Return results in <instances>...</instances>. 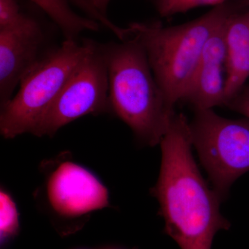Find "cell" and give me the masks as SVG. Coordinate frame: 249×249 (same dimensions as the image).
I'll use <instances>...</instances> for the list:
<instances>
[{
	"label": "cell",
	"mask_w": 249,
	"mask_h": 249,
	"mask_svg": "<svg viewBox=\"0 0 249 249\" xmlns=\"http://www.w3.org/2000/svg\"><path fill=\"white\" fill-rule=\"evenodd\" d=\"M19 231V216L17 206L8 192H0V240L1 245L14 238Z\"/></svg>",
	"instance_id": "cell-12"
},
{
	"label": "cell",
	"mask_w": 249,
	"mask_h": 249,
	"mask_svg": "<svg viewBox=\"0 0 249 249\" xmlns=\"http://www.w3.org/2000/svg\"><path fill=\"white\" fill-rule=\"evenodd\" d=\"M241 9H249V0H237Z\"/></svg>",
	"instance_id": "cell-18"
},
{
	"label": "cell",
	"mask_w": 249,
	"mask_h": 249,
	"mask_svg": "<svg viewBox=\"0 0 249 249\" xmlns=\"http://www.w3.org/2000/svg\"><path fill=\"white\" fill-rule=\"evenodd\" d=\"M190 135L213 188L222 201L249 171V119H229L213 109H194Z\"/></svg>",
	"instance_id": "cell-5"
},
{
	"label": "cell",
	"mask_w": 249,
	"mask_h": 249,
	"mask_svg": "<svg viewBox=\"0 0 249 249\" xmlns=\"http://www.w3.org/2000/svg\"><path fill=\"white\" fill-rule=\"evenodd\" d=\"M53 166L46 177V204L59 233L70 235L93 212L109 206V193L94 174L72 160H58Z\"/></svg>",
	"instance_id": "cell-7"
},
{
	"label": "cell",
	"mask_w": 249,
	"mask_h": 249,
	"mask_svg": "<svg viewBox=\"0 0 249 249\" xmlns=\"http://www.w3.org/2000/svg\"><path fill=\"white\" fill-rule=\"evenodd\" d=\"M237 1L228 0L201 17L181 25L134 22L127 27L146 53L157 83L170 109L183 101L210 36L235 11Z\"/></svg>",
	"instance_id": "cell-3"
},
{
	"label": "cell",
	"mask_w": 249,
	"mask_h": 249,
	"mask_svg": "<svg viewBox=\"0 0 249 249\" xmlns=\"http://www.w3.org/2000/svg\"></svg>",
	"instance_id": "cell-19"
},
{
	"label": "cell",
	"mask_w": 249,
	"mask_h": 249,
	"mask_svg": "<svg viewBox=\"0 0 249 249\" xmlns=\"http://www.w3.org/2000/svg\"><path fill=\"white\" fill-rule=\"evenodd\" d=\"M39 23L24 16L11 27L0 29V106L11 101L15 89L37 63L44 42Z\"/></svg>",
	"instance_id": "cell-8"
},
{
	"label": "cell",
	"mask_w": 249,
	"mask_h": 249,
	"mask_svg": "<svg viewBox=\"0 0 249 249\" xmlns=\"http://www.w3.org/2000/svg\"><path fill=\"white\" fill-rule=\"evenodd\" d=\"M70 2L74 4L77 7L81 9L83 12L88 15L91 19H94L96 22L102 24L111 31L116 36L120 35L121 27H118L111 22L107 16L101 14L99 11L91 2L89 0H70Z\"/></svg>",
	"instance_id": "cell-14"
},
{
	"label": "cell",
	"mask_w": 249,
	"mask_h": 249,
	"mask_svg": "<svg viewBox=\"0 0 249 249\" xmlns=\"http://www.w3.org/2000/svg\"><path fill=\"white\" fill-rule=\"evenodd\" d=\"M224 40L227 105L249 78V9L239 10L229 18L224 27Z\"/></svg>",
	"instance_id": "cell-10"
},
{
	"label": "cell",
	"mask_w": 249,
	"mask_h": 249,
	"mask_svg": "<svg viewBox=\"0 0 249 249\" xmlns=\"http://www.w3.org/2000/svg\"><path fill=\"white\" fill-rule=\"evenodd\" d=\"M89 1L101 14L107 16V6L111 0H89Z\"/></svg>",
	"instance_id": "cell-17"
},
{
	"label": "cell",
	"mask_w": 249,
	"mask_h": 249,
	"mask_svg": "<svg viewBox=\"0 0 249 249\" xmlns=\"http://www.w3.org/2000/svg\"><path fill=\"white\" fill-rule=\"evenodd\" d=\"M49 16L62 31L65 40H76L85 31H96L100 24L90 18L83 17L70 7V0H30Z\"/></svg>",
	"instance_id": "cell-11"
},
{
	"label": "cell",
	"mask_w": 249,
	"mask_h": 249,
	"mask_svg": "<svg viewBox=\"0 0 249 249\" xmlns=\"http://www.w3.org/2000/svg\"><path fill=\"white\" fill-rule=\"evenodd\" d=\"M88 49L71 76L32 134L53 137L83 116L111 112L104 44L87 39Z\"/></svg>",
	"instance_id": "cell-6"
},
{
	"label": "cell",
	"mask_w": 249,
	"mask_h": 249,
	"mask_svg": "<svg viewBox=\"0 0 249 249\" xmlns=\"http://www.w3.org/2000/svg\"><path fill=\"white\" fill-rule=\"evenodd\" d=\"M24 16L16 0H0V29L15 25Z\"/></svg>",
	"instance_id": "cell-15"
},
{
	"label": "cell",
	"mask_w": 249,
	"mask_h": 249,
	"mask_svg": "<svg viewBox=\"0 0 249 249\" xmlns=\"http://www.w3.org/2000/svg\"><path fill=\"white\" fill-rule=\"evenodd\" d=\"M111 111L148 146L159 145L175 111L167 104L143 47L128 36L104 45Z\"/></svg>",
	"instance_id": "cell-2"
},
{
	"label": "cell",
	"mask_w": 249,
	"mask_h": 249,
	"mask_svg": "<svg viewBox=\"0 0 249 249\" xmlns=\"http://www.w3.org/2000/svg\"><path fill=\"white\" fill-rule=\"evenodd\" d=\"M227 21L210 36L206 42L185 93L183 101L189 103L194 109L225 106L227 51L224 27Z\"/></svg>",
	"instance_id": "cell-9"
},
{
	"label": "cell",
	"mask_w": 249,
	"mask_h": 249,
	"mask_svg": "<svg viewBox=\"0 0 249 249\" xmlns=\"http://www.w3.org/2000/svg\"><path fill=\"white\" fill-rule=\"evenodd\" d=\"M88 49L87 39L82 44L65 40L41 56L21 81L17 93L1 107L0 132L5 139L33 133Z\"/></svg>",
	"instance_id": "cell-4"
},
{
	"label": "cell",
	"mask_w": 249,
	"mask_h": 249,
	"mask_svg": "<svg viewBox=\"0 0 249 249\" xmlns=\"http://www.w3.org/2000/svg\"><path fill=\"white\" fill-rule=\"evenodd\" d=\"M160 145V175L150 193L160 204L165 233L181 249H211L216 234L231 224L221 213L222 200L196 165L184 114L175 113Z\"/></svg>",
	"instance_id": "cell-1"
},
{
	"label": "cell",
	"mask_w": 249,
	"mask_h": 249,
	"mask_svg": "<svg viewBox=\"0 0 249 249\" xmlns=\"http://www.w3.org/2000/svg\"><path fill=\"white\" fill-rule=\"evenodd\" d=\"M226 106L249 119V85H245Z\"/></svg>",
	"instance_id": "cell-16"
},
{
	"label": "cell",
	"mask_w": 249,
	"mask_h": 249,
	"mask_svg": "<svg viewBox=\"0 0 249 249\" xmlns=\"http://www.w3.org/2000/svg\"><path fill=\"white\" fill-rule=\"evenodd\" d=\"M228 0H160L159 11L163 17L186 12L201 6H214L226 2Z\"/></svg>",
	"instance_id": "cell-13"
},
{
	"label": "cell",
	"mask_w": 249,
	"mask_h": 249,
	"mask_svg": "<svg viewBox=\"0 0 249 249\" xmlns=\"http://www.w3.org/2000/svg\"></svg>",
	"instance_id": "cell-21"
},
{
	"label": "cell",
	"mask_w": 249,
	"mask_h": 249,
	"mask_svg": "<svg viewBox=\"0 0 249 249\" xmlns=\"http://www.w3.org/2000/svg\"><path fill=\"white\" fill-rule=\"evenodd\" d=\"M159 1H160V0H159Z\"/></svg>",
	"instance_id": "cell-20"
}]
</instances>
